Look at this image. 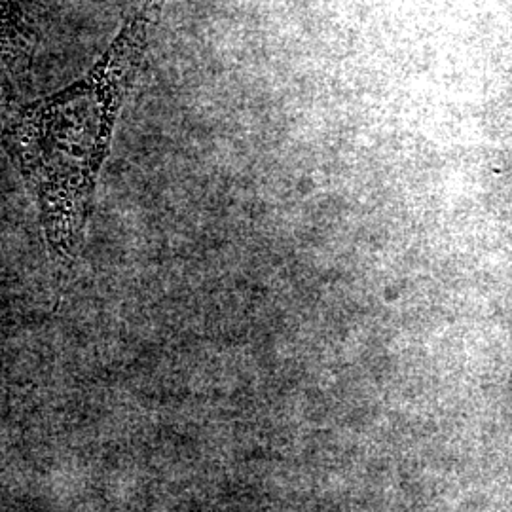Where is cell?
Instances as JSON below:
<instances>
[{
	"mask_svg": "<svg viewBox=\"0 0 512 512\" xmlns=\"http://www.w3.org/2000/svg\"><path fill=\"white\" fill-rule=\"evenodd\" d=\"M164 2L139 0L88 73L10 110L0 122V143L37 205L57 266H73L82 253L116 122L141 73Z\"/></svg>",
	"mask_w": 512,
	"mask_h": 512,
	"instance_id": "6da1fadb",
	"label": "cell"
},
{
	"mask_svg": "<svg viewBox=\"0 0 512 512\" xmlns=\"http://www.w3.org/2000/svg\"><path fill=\"white\" fill-rule=\"evenodd\" d=\"M38 0H0V61L27 63L40 35Z\"/></svg>",
	"mask_w": 512,
	"mask_h": 512,
	"instance_id": "7a4b0ae2",
	"label": "cell"
}]
</instances>
